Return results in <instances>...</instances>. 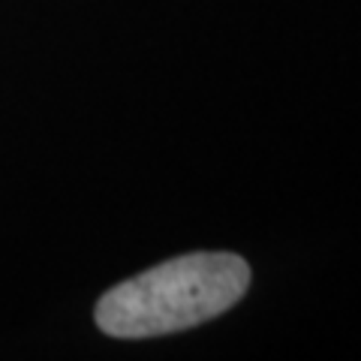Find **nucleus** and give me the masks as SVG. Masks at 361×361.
Masks as SVG:
<instances>
[{"instance_id": "nucleus-1", "label": "nucleus", "mask_w": 361, "mask_h": 361, "mask_svg": "<svg viewBox=\"0 0 361 361\" xmlns=\"http://www.w3.org/2000/svg\"><path fill=\"white\" fill-rule=\"evenodd\" d=\"M250 286V265L235 253H187L160 262L97 301L99 331L121 341L187 331L232 310Z\"/></svg>"}]
</instances>
